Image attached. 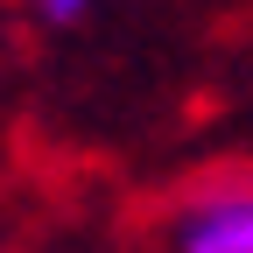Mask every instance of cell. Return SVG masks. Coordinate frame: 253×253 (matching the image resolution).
<instances>
[{"label":"cell","mask_w":253,"mask_h":253,"mask_svg":"<svg viewBox=\"0 0 253 253\" xmlns=\"http://www.w3.org/2000/svg\"><path fill=\"white\" fill-rule=\"evenodd\" d=\"M190 253H253V183H232V190H211L183 211V232H176Z\"/></svg>","instance_id":"obj_1"},{"label":"cell","mask_w":253,"mask_h":253,"mask_svg":"<svg viewBox=\"0 0 253 253\" xmlns=\"http://www.w3.org/2000/svg\"><path fill=\"white\" fill-rule=\"evenodd\" d=\"M42 14H56V21H78V14H84V0H42Z\"/></svg>","instance_id":"obj_2"}]
</instances>
